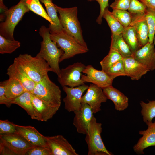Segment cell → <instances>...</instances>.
Wrapping results in <instances>:
<instances>
[{
	"label": "cell",
	"mask_w": 155,
	"mask_h": 155,
	"mask_svg": "<svg viewBox=\"0 0 155 155\" xmlns=\"http://www.w3.org/2000/svg\"><path fill=\"white\" fill-rule=\"evenodd\" d=\"M39 34L43 40L41 42V48L36 56L42 58L48 63L52 70L58 76L61 69L59 67V60L63 53L61 49H59L57 44L50 38V30L49 28L43 25L39 29Z\"/></svg>",
	"instance_id": "1"
},
{
	"label": "cell",
	"mask_w": 155,
	"mask_h": 155,
	"mask_svg": "<svg viewBox=\"0 0 155 155\" xmlns=\"http://www.w3.org/2000/svg\"><path fill=\"white\" fill-rule=\"evenodd\" d=\"M24 70L30 78L36 83L42 80L52 70L43 59L33 57L27 54H21L14 61Z\"/></svg>",
	"instance_id": "2"
},
{
	"label": "cell",
	"mask_w": 155,
	"mask_h": 155,
	"mask_svg": "<svg viewBox=\"0 0 155 155\" xmlns=\"http://www.w3.org/2000/svg\"><path fill=\"white\" fill-rule=\"evenodd\" d=\"M55 6L59 14V21L63 29L80 44L88 49L83 38L82 30L78 18V8L76 7L62 8L55 4Z\"/></svg>",
	"instance_id": "3"
},
{
	"label": "cell",
	"mask_w": 155,
	"mask_h": 155,
	"mask_svg": "<svg viewBox=\"0 0 155 155\" xmlns=\"http://www.w3.org/2000/svg\"><path fill=\"white\" fill-rule=\"evenodd\" d=\"M28 0H20L16 5L8 9L4 21L0 24V35L10 40H15L13 33L16 26L25 13L30 10Z\"/></svg>",
	"instance_id": "4"
},
{
	"label": "cell",
	"mask_w": 155,
	"mask_h": 155,
	"mask_svg": "<svg viewBox=\"0 0 155 155\" xmlns=\"http://www.w3.org/2000/svg\"><path fill=\"white\" fill-rule=\"evenodd\" d=\"M50 37L51 39L63 51L59 63L76 55L85 53L89 50L88 49L80 44L63 29L60 32L50 33Z\"/></svg>",
	"instance_id": "5"
},
{
	"label": "cell",
	"mask_w": 155,
	"mask_h": 155,
	"mask_svg": "<svg viewBox=\"0 0 155 155\" xmlns=\"http://www.w3.org/2000/svg\"><path fill=\"white\" fill-rule=\"evenodd\" d=\"M45 103L60 107L61 92L59 87L51 81L48 74L36 83L32 93Z\"/></svg>",
	"instance_id": "6"
},
{
	"label": "cell",
	"mask_w": 155,
	"mask_h": 155,
	"mask_svg": "<svg viewBox=\"0 0 155 155\" xmlns=\"http://www.w3.org/2000/svg\"><path fill=\"white\" fill-rule=\"evenodd\" d=\"M102 124L97 122L93 117L90 122L85 140L88 148V155H111L113 154L106 148L101 137Z\"/></svg>",
	"instance_id": "7"
},
{
	"label": "cell",
	"mask_w": 155,
	"mask_h": 155,
	"mask_svg": "<svg viewBox=\"0 0 155 155\" xmlns=\"http://www.w3.org/2000/svg\"><path fill=\"white\" fill-rule=\"evenodd\" d=\"M18 134L0 135V154L25 155L34 147Z\"/></svg>",
	"instance_id": "8"
},
{
	"label": "cell",
	"mask_w": 155,
	"mask_h": 155,
	"mask_svg": "<svg viewBox=\"0 0 155 155\" xmlns=\"http://www.w3.org/2000/svg\"><path fill=\"white\" fill-rule=\"evenodd\" d=\"M85 67L81 62H78L62 69L59 75L58 76V82L62 87H75L85 84L81 77Z\"/></svg>",
	"instance_id": "9"
},
{
	"label": "cell",
	"mask_w": 155,
	"mask_h": 155,
	"mask_svg": "<svg viewBox=\"0 0 155 155\" xmlns=\"http://www.w3.org/2000/svg\"><path fill=\"white\" fill-rule=\"evenodd\" d=\"M88 87L85 84L75 87H63V90L66 95L63 99L65 109L69 112L74 113L79 110L82 105V95Z\"/></svg>",
	"instance_id": "10"
},
{
	"label": "cell",
	"mask_w": 155,
	"mask_h": 155,
	"mask_svg": "<svg viewBox=\"0 0 155 155\" xmlns=\"http://www.w3.org/2000/svg\"><path fill=\"white\" fill-rule=\"evenodd\" d=\"M107 98L103 89L93 84L89 86L86 93L81 98V103H86L91 107L94 114L101 110V104L106 102Z\"/></svg>",
	"instance_id": "11"
},
{
	"label": "cell",
	"mask_w": 155,
	"mask_h": 155,
	"mask_svg": "<svg viewBox=\"0 0 155 155\" xmlns=\"http://www.w3.org/2000/svg\"><path fill=\"white\" fill-rule=\"evenodd\" d=\"M82 73L81 79L83 82H90L103 89L112 86L113 79L104 71L98 70L91 65L86 66Z\"/></svg>",
	"instance_id": "12"
},
{
	"label": "cell",
	"mask_w": 155,
	"mask_h": 155,
	"mask_svg": "<svg viewBox=\"0 0 155 155\" xmlns=\"http://www.w3.org/2000/svg\"><path fill=\"white\" fill-rule=\"evenodd\" d=\"M51 155H78L71 144L61 135L46 137Z\"/></svg>",
	"instance_id": "13"
},
{
	"label": "cell",
	"mask_w": 155,
	"mask_h": 155,
	"mask_svg": "<svg viewBox=\"0 0 155 155\" xmlns=\"http://www.w3.org/2000/svg\"><path fill=\"white\" fill-rule=\"evenodd\" d=\"M74 113L75 115L73 124L77 131L79 133L86 135L94 116L91 107L87 104L82 103L80 108Z\"/></svg>",
	"instance_id": "14"
},
{
	"label": "cell",
	"mask_w": 155,
	"mask_h": 155,
	"mask_svg": "<svg viewBox=\"0 0 155 155\" xmlns=\"http://www.w3.org/2000/svg\"><path fill=\"white\" fill-rule=\"evenodd\" d=\"M16 132L33 146H49L46 137L34 127L23 126L16 124Z\"/></svg>",
	"instance_id": "15"
},
{
	"label": "cell",
	"mask_w": 155,
	"mask_h": 155,
	"mask_svg": "<svg viewBox=\"0 0 155 155\" xmlns=\"http://www.w3.org/2000/svg\"><path fill=\"white\" fill-rule=\"evenodd\" d=\"M146 123L148 128L139 131V134L142 136L133 147L134 152L138 154H143L144 150L148 147L155 146V121H148Z\"/></svg>",
	"instance_id": "16"
},
{
	"label": "cell",
	"mask_w": 155,
	"mask_h": 155,
	"mask_svg": "<svg viewBox=\"0 0 155 155\" xmlns=\"http://www.w3.org/2000/svg\"><path fill=\"white\" fill-rule=\"evenodd\" d=\"M7 74L9 78H13L18 80L26 91L32 93L36 83L30 78L17 62L14 61L8 67Z\"/></svg>",
	"instance_id": "17"
},
{
	"label": "cell",
	"mask_w": 155,
	"mask_h": 155,
	"mask_svg": "<svg viewBox=\"0 0 155 155\" xmlns=\"http://www.w3.org/2000/svg\"><path fill=\"white\" fill-rule=\"evenodd\" d=\"M132 56L150 71L155 69V48L154 43L148 42L132 54Z\"/></svg>",
	"instance_id": "18"
},
{
	"label": "cell",
	"mask_w": 155,
	"mask_h": 155,
	"mask_svg": "<svg viewBox=\"0 0 155 155\" xmlns=\"http://www.w3.org/2000/svg\"><path fill=\"white\" fill-rule=\"evenodd\" d=\"M144 14L131 15L132 19L129 25L135 28L140 48L149 42L148 27Z\"/></svg>",
	"instance_id": "19"
},
{
	"label": "cell",
	"mask_w": 155,
	"mask_h": 155,
	"mask_svg": "<svg viewBox=\"0 0 155 155\" xmlns=\"http://www.w3.org/2000/svg\"><path fill=\"white\" fill-rule=\"evenodd\" d=\"M124 69L126 76L132 80H138L150 70L144 65L132 56L123 59Z\"/></svg>",
	"instance_id": "20"
},
{
	"label": "cell",
	"mask_w": 155,
	"mask_h": 155,
	"mask_svg": "<svg viewBox=\"0 0 155 155\" xmlns=\"http://www.w3.org/2000/svg\"><path fill=\"white\" fill-rule=\"evenodd\" d=\"M103 89L107 99L113 103L115 110L123 111L126 109L129 105V99L123 93L112 86Z\"/></svg>",
	"instance_id": "21"
},
{
	"label": "cell",
	"mask_w": 155,
	"mask_h": 155,
	"mask_svg": "<svg viewBox=\"0 0 155 155\" xmlns=\"http://www.w3.org/2000/svg\"><path fill=\"white\" fill-rule=\"evenodd\" d=\"M11 102L25 110L32 119L40 121L39 114L32 103L31 93L26 91L18 97L12 99Z\"/></svg>",
	"instance_id": "22"
},
{
	"label": "cell",
	"mask_w": 155,
	"mask_h": 155,
	"mask_svg": "<svg viewBox=\"0 0 155 155\" xmlns=\"http://www.w3.org/2000/svg\"><path fill=\"white\" fill-rule=\"evenodd\" d=\"M34 106L37 111L40 121L46 122L55 115L59 107L50 106L32 93Z\"/></svg>",
	"instance_id": "23"
},
{
	"label": "cell",
	"mask_w": 155,
	"mask_h": 155,
	"mask_svg": "<svg viewBox=\"0 0 155 155\" xmlns=\"http://www.w3.org/2000/svg\"><path fill=\"white\" fill-rule=\"evenodd\" d=\"M110 50L114 51L123 58L132 56V53L123 39L122 34L116 35L112 34Z\"/></svg>",
	"instance_id": "24"
},
{
	"label": "cell",
	"mask_w": 155,
	"mask_h": 155,
	"mask_svg": "<svg viewBox=\"0 0 155 155\" xmlns=\"http://www.w3.org/2000/svg\"><path fill=\"white\" fill-rule=\"evenodd\" d=\"M43 3L46 9L47 13L54 24V26L49 28L50 33L61 31L63 28L59 21L57 14V11L52 0H39Z\"/></svg>",
	"instance_id": "25"
},
{
	"label": "cell",
	"mask_w": 155,
	"mask_h": 155,
	"mask_svg": "<svg viewBox=\"0 0 155 155\" xmlns=\"http://www.w3.org/2000/svg\"><path fill=\"white\" fill-rule=\"evenodd\" d=\"M122 35L132 54L141 48L136 31L134 26H129L124 28Z\"/></svg>",
	"instance_id": "26"
},
{
	"label": "cell",
	"mask_w": 155,
	"mask_h": 155,
	"mask_svg": "<svg viewBox=\"0 0 155 155\" xmlns=\"http://www.w3.org/2000/svg\"><path fill=\"white\" fill-rule=\"evenodd\" d=\"M26 91L17 80L9 78L5 87V94L9 99H13Z\"/></svg>",
	"instance_id": "27"
},
{
	"label": "cell",
	"mask_w": 155,
	"mask_h": 155,
	"mask_svg": "<svg viewBox=\"0 0 155 155\" xmlns=\"http://www.w3.org/2000/svg\"><path fill=\"white\" fill-rule=\"evenodd\" d=\"M102 18L106 20L111 29L112 34L119 35L122 33L124 27L114 16L112 12L109 10L108 7L105 9Z\"/></svg>",
	"instance_id": "28"
},
{
	"label": "cell",
	"mask_w": 155,
	"mask_h": 155,
	"mask_svg": "<svg viewBox=\"0 0 155 155\" xmlns=\"http://www.w3.org/2000/svg\"><path fill=\"white\" fill-rule=\"evenodd\" d=\"M27 3L30 11L44 18L49 23V28L54 26V24L40 3L39 0H28Z\"/></svg>",
	"instance_id": "29"
},
{
	"label": "cell",
	"mask_w": 155,
	"mask_h": 155,
	"mask_svg": "<svg viewBox=\"0 0 155 155\" xmlns=\"http://www.w3.org/2000/svg\"><path fill=\"white\" fill-rule=\"evenodd\" d=\"M144 15L148 27L149 42L153 43L155 34V9L146 8Z\"/></svg>",
	"instance_id": "30"
},
{
	"label": "cell",
	"mask_w": 155,
	"mask_h": 155,
	"mask_svg": "<svg viewBox=\"0 0 155 155\" xmlns=\"http://www.w3.org/2000/svg\"><path fill=\"white\" fill-rule=\"evenodd\" d=\"M140 104L142 108L141 113L144 122L152 121L155 117V100L149 101L148 103L141 101Z\"/></svg>",
	"instance_id": "31"
},
{
	"label": "cell",
	"mask_w": 155,
	"mask_h": 155,
	"mask_svg": "<svg viewBox=\"0 0 155 155\" xmlns=\"http://www.w3.org/2000/svg\"><path fill=\"white\" fill-rule=\"evenodd\" d=\"M20 45L19 41L7 39L0 35V54H11L19 47Z\"/></svg>",
	"instance_id": "32"
},
{
	"label": "cell",
	"mask_w": 155,
	"mask_h": 155,
	"mask_svg": "<svg viewBox=\"0 0 155 155\" xmlns=\"http://www.w3.org/2000/svg\"><path fill=\"white\" fill-rule=\"evenodd\" d=\"M123 58L117 52L110 50L108 54L100 62L102 70L106 71L110 67Z\"/></svg>",
	"instance_id": "33"
},
{
	"label": "cell",
	"mask_w": 155,
	"mask_h": 155,
	"mask_svg": "<svg viewBox=\"0 0 155 155\" xmlns=\"http://www.w3.org/2000/svg\"><path fill=\"white\" fill-rule=\"evenodd\" d=\"M112 13L124 28L129 26L132 19V16L130 12L125 10L114 9Z\"/></svg>",
	"instance_id": "34"
},
{
	"label": "cell",
	"mask_w": 155,
	"mask_h": 155,
	"mask_svg": "<svg viewBox=\"0 0 155 155\" xmlns=\"http://www.w3.org/2000/svg\"><path fill=\"white\" fill-rule=\"evenodd\" d=\"M105 72L113 79L118 76H126L124 69L123 59L118 61L114 64Z\"/></svg>",
	"instance_id": "35"
},
{
	"label": "cell",
	"mask_w": 155,
	"mask_h": 155,
	"mask_svg": "<svg viewBox=\"0 0 155 155\" xmlns=\"http://www.w3.org/2000/svg\"><path fill=\"white\" fill-rule=\"evenodd\" d=\"M146 8L139 0H131L128 11L131 15L143 14Z\"/></svg>",
	"instance_id": "36"
},
{
	"label": "cell",
	"mask_w": 155,
	"mask_h": 155,
	"mask_svg": "<svg viewBox=\"0 0 155 155\" xmlns=\"http://www.w3.org/2000/svg\"><path fill=\"white\" fill-rule=\"evenodd\" d=\"M16 124L7 120H0V135L16 133Z\"/></svg>",
	"instance_id": "37"
},
{
	"label": "cell",
	"mask_w": 155,
	"mask_h": 155,
	"mask_svg": "<svg viewBox=\"0 0 155 155\" xmlns=\"http://www.w3.org/2000/svg\"><path fill=\"white\" fill-rule=\"evenodd\" d=\"M25 155H51V153L49 146H37L29 149Z\"/></svg>",
	"instance_id": "38"
},
{
	"label": "cell",
	"mask_w": 155,
	"mask_h": 155,
	"mask_svg": "<svg viewBox=\"0 0 155 155\" xmlns=\"http://www.w3.org/2000/svg\"><path fill=\"white\" fill-rule=\"evenodd\" d=\"M8 80L0 82V104H4L9 108L13 104L12 99L8 98L5 94V87Z\"/></svg>",
	"instance_id": "39"
},
{
	"label": "cell",
	"mask_w": 155,
	"mask_h": 155,
	"mask_svg": "<svg viewBox=\"0 0 155 155\" xmlns=\"http://www.w3.org/2000/svg\"><path fill=\"white\" fill-rule=\"evenodd\" d=\"M131 0H115L110 5L113 9L128 10Z\"/></svg>",
	"instance_id": "40"
},
{
	"label": "cell",
	"mask_w": 155,
	"mask_h": 155,
	"mask_svg": "<svg viewBox=\"0 0 155 155\" xmlns=\"http://www.w3.org/2000/svg\"><path fill=\"white\" fill-rule=\"evenodd\" d=\"M89 1H91L93 0L97 1L99 4L100 11L99 15L96 20V22L99 24H101L102 21L103 15L106 8L108 6L109 0H87Z\"/></svg>",
	"instance_id": "41"
},
{
	"label": "cell",
	"mask_w": 155,
	"mask_h": 155,
	"mask_svg": "<svg viewBox=\"0 0 155 155\" xmlns=\"http://www.w3.org/2000/svg\"><path fill=\"white\" fill-rule=\"evenodd\" d=\"M146 8L155 9V0H139Z\"/></svg>",
	"instance_id": "42"
},
{
	"label": "cell",
	"mask_w": 155,
	"mask_h": 155,
	"mask_svg": "<svg viewBox=\"0 0 155 155\" xmlns=\"http://www.w3.org/2000/svg\"><path fill=\"white\" fill-rule=\"evenodd\" d=\"M153 43L154 45L155 46V36L154 37V40H153Z\"/></svg>",
	"instance_id": "43"
}]
</instances>
